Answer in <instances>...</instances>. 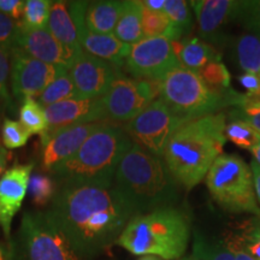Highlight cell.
<instances>
[{
    "instance_id": "6da1fadb",
    "label": "cell",
    "mask_w": 260,
    "mask_h": 260,
    "mask_svg": "<svg viewBox=\"0 0 260 260\" xmlns=\"http://www.w3.org/2000/svg\"><path fill=\"white\" fill-rule=\"evenodd\" d=\"M80 256L93 255L116 242L135 214L113 186H64L50 210Z\"/></svg>"
},
{
    "instance_id": "7a4b0ae2",
    "label": "cell",
    "mask_w": 260,
    "mask_h": 260,
    "mask_svg": "<svg viewBox=\"0 0 260 260\" xmlns=\"http://www.w3.org/2000/svg\"><path fill=\"white\" fill-rule=\"evenodd\" d=\"M225 124L226 112L220 111L184 123L172 134L162 159L180 186L189 190L205 180L223 154Z\"/></svg>"
},
{
    "instance_id": "3957f363",
    "label": "cell",
    "mask_w": 260,
    "mask_h": 260,
    "mask_svg": "<svg viewBox=\"0 0 260 260\" xmlns=\"http://www.w3.org/2000/svg\"><path fill=\"white\" fill-rule=\"evenodd\" d=\"M133 146L124 125L104 122L79 151L53 171L64 186H112L119 162Z\"/></svg>"
},
{
    "instance_id": "277c9868",
    "label": "cell",
    "mask_w": 260,
    "mask_h": 260,
    "mask_svg": "<svg viewBox=\"0 0 260 260\" xmlns=\"http://www.w3.org/2000/svg\"><path fill=\"white\" fill-rule=\"evenodd\" d=\"M113 182L135 213L164 209L177 197L178 183L164 159L135 144L122 158Z\"/></svg>"
},
{
    "instance_id": "5b68a950",
    "label": "cell",
    "mask_w": 260,
    "mask_h": 260,
    "mask_svg": "<svg viewBox=\"0 0 260 260\" xmlns=\"http://www.w3.org/2000/svg\"><path fill=\"white\" fill-rule=\"evenodd\" d=\"M189 237L190 225L186 214L164 207L133 217L116 243L135 255L177 260L186 252Z\"/></svg>"
},
{
    "instance_id": "8992f818",
    "label": "cell",
    "mask_w": 260,
    "mask_h": 260,
    "mask_svg": "<svg viewBox=\"0 0 260 260\" xmlns=\"http://www.w3.org/2000/svg\"><path fill=\"white\" fill-rule=\"evenodd\" d=\"M205 183L213 200L224 210L260 216L251 167L242 158L219 155L207 172Z\"/></svg>"
},
{
    "instance_id": "52a82bcc",
    "label": "cell",
    "mask_w": 260,
    "mask_h": 260,
    "mask_svg": "<svg viewBox=\"0 0 260 260\" xmlns=\"http://www.w3.org/2000/svg\"><path fill=\"white\" fill-rule=\"evenodd\" d=\"M159 99L187 121L213 115L229 106L226 96L213 92L199 74L182 65L174 68L161 80Z\"/></svg>"
},
{
    "instance_id": "ba28073f",
    "label": "cell",
    "mask_w": 260,
    "mask_h": 260,
    "mask_svg": "<svg viewBox=\"0 0 260 260\" xmlns=\"http://www.w3.org/2000/svg\"><path fill=\"white\" fill-rule=\"evenodd\" d=\"M24 260H79L80 255L48 212H25L19 228Z\"/></svg>"
},
{
    "instance_id": "9c48e42d",
    "label": "cell",
    "mask_w": 260,
    "mask_h": 260,
    "mask_svg": "<svg viewBox=\"0 0 260 260\" xmlns=\"http://www.w3.org/2000/svg\"><path fill=\"white\" fill-rule=\"evenodd\" d=\"M189 121L172 112L158 98L147 109L124 124V130L133 144L148 153L161 157L169 140L176 130Z\"/></svg>"
},
{
    "instance_id": "30bf717a",
    "label": "cell",
    "mask_w": 260,
    "mask_h": 260,
    "mask_svg": "<svg viewBox=\"0 0 260 260\" xmlns=\"http://www.w3.org/2000/svg\"><path fill=\"white\" fill-rule=\"evenodd\" d=\"M161 81L130 79L121 74L103 96L107 122L128 123L157 100Z\"/></svg>"
},
{
    "instance_id": "8fae6325",
    "label": "cell",
    "mask_w": 260,
    "mask_h": 260,
    "mask_svg": "<svg viewBox=\"0 0 260 260\" xmlns=\"http://www.w3.org/2000/svg\"><path fill=\"white\" fill-rule=\"evenodd\" d=\"M180 65L171 41L165 38H144L132 45L125 60L128 73L139 80L161 81Z\"/></svg>"
},
{
    "instance_id": "7c38bea8",
    "label": "cell",
    "mask_w": 260,
    "mask_h": 260,
    "mask_svg": "<svg viewBox=\"0 0 260 260\" xmlns=\"http://www.w3.org/2000/svg\"><path fill=\"white\" fill-rule=\"evenodd\" d=\"M11 53V88L14 95L22 102L40 95L52 81L68 70L35 59L19 48H12Z\"/></svg>"
},
{
    "instance_id": "4fadbf2b",
    "label": "cell",
    "mask_w": 260,
    "mask_h": 260,
    "mask_svg": "<svg viewBox=\"0 0 260 260\" xmlns=\"http://www.w3.org/2000/svg\"><path fill=\"white\" fill-rule=\"evenodd\" d=\"M87 5V2L69 3V11L76 25L81 48L84 53L105 60L121 70L125 65L132 46L119 41L113 34H96L88 30L84 23Z\"/></svg>"
},
{
    "instance_id": "5bb4252c",
    "label": "cell",
    "mask_w": 260,
    "mask_h": 260,
    "mask_svg": "<svg viewBox=\"0 0 260 260\" xmlns=\"http://www.w3.org/2000/svg\"><path fill=\"white\" fill-rule=\"evenodd\" d=\"M68 71L79 98L89 99L103 98L109 92L113 81L122 74L112 64L84 53L83 51Z\"/></svg>"
},
{
    "instance_id": "9a60e30c",
    "label": "cell",
    "mask_w": 260,
    "mask_h": 260,
    "mask_svg": "<svg viewBox=\"0 0 260 260\" xmlns=\"http://www.w3.org/2000/svg\"><path fill=\"white\" fill-rule=\"evenodd\" d=\"M44 109L47 117L48 129L41 136V140L68 126L107 122L103 98L89 99V98L77 96Z\"/></svg>"
},
{
    "instance_id": "2e32d148",
    "label": "cell",
    "mask_w": 260,
    "mask_h": 260,
    "mask_svg": "<svg viewBox=\"0 0 260 260\" xmlns=\"http://www.w3.org/2000/svg\"><path fill=\"white\" fill-rule=\"evenodd\" d=\"M16 48H19L35 59L69 70L82 51L65 46L46 29L24 30L21 28Z\"/></svg>"
},
{
    "instance_id": "e0dca14e",
    "label": "cell",
    "mask_w": 260,
    "mask_h": 260,
    "mask_svg": "<svg viewBox=\"0 0 260 260\" xmlns=\"http://www.w3.org/2000/svg\"><path fill=\"white\" fill-rule=\"evenodd\" d=\"M103 123L104 122H95L68 126L41 140L44 168L46 170L53 171L57 167L70 159L79 151L88 136L95 132Z\"/></svg>"
},
{
    "instance_id": "ac0fdd59",
    "label": "cell",
    "mask_w": 260,
    "mask_h": 260,
    "mask_svg": "<svg viewBox=\"0 0 260 260\" xmlns=\"http://www.w3.org/2000/svg\"><path fill=\"white\" fill-rule=\"evenodd\" d=\"M34 164L14 165L0 177V226L6 239H10L11 224L21 209Z\"/></svg>"
},
{
    "instance_id": "d6986e66",
    "label": "cell",
    "mask_w": 260,
    "mask_h": 260,
    "mask_svg": "<svg viewBox=\"0 0 260 260\" xmlns=\"http://www.w3.org/2000/svg\"><path fill=\"white\" fill-rule=\"evenodd\" d=\"M188 4L197 17L200 37L205 40H219L223 27L236 21V0H193Z\"/></svg>"
},
{
    "instance_id": "ffe728a7",
    "label": "cell",
    "mask_w": 260,
    "mask_h": 260,
    "mask_svg": "<svg viewBox=\"0 0 260 260\" xmlns=\"http://www.w3.org/2000/svg\"><path fill=\"white\" fill-rule=\"evenodd\" d=\"M171 46L182 67L195 73L211 61L220 60L218 52L199 38L189 39L184 42L171 41Z\"/></svg>"
},
{
    "instance_id": "44dd1931",
    "label": "cell",
    "mask_w": 260,
    "mask_h": 260,
    "mask_svg": "<svg viewBox=\"0 0 260 260\" xmlns=\"http://www.w3.org/2000/svg\"><path fill=\"white\" fill-rule=\"evenodd\" d=\"M122 8L123 2L115 0L88 3L84 14L87 29L96 34H113Z\"/></svg>"
},
{
    "instance_id": "7402d4cb",
    "label": "cell",
    "mask_w": 260,
    "mask_h": 260,
    "mask_svg": "<svg viewBox=\"0 0 260 260\" xmlns=\"http://www.w3.org/2000/svg\"><path fill=\"white\" fill-rule=\"evenodd\" d=\"M47 30L65 46L75 51H82L79 44L76 25L69 11V3H52Z\"/></svg>"
},
{
    "instance_id": "603a6c76",
    "label": "cell",
    "mask_w": 260,
    "mask_h": 260,
    "mask_svg": "<svg viewBox=\"0 0 260 260\" xmlns=\"http://www.w3.org/2000/svg\"><path fill=\"white\" fill-rule=\"evenodd\" d=\"M113 35L119 41L132 46L144 39L142 34V3L128 0L123 2V8L117 21Z\"/></svg>"
},
{
    "instance_id": "cb8c5ba5",
    "label": "cell",
    "mask_w": 260,
    "mask_h": 260,
    "mask_svg": "<svg viewBox=\"0 0 260 260\" xmlns=\"http://www.w3.org/2000/svg\"><path fill=\"white\" fill-rule=\"evenodd\" d=\"M236 63L245 74H260V35L245 34L234 44Z\"/></svg>"
},
{
    "instance_id": "d4e9b609",
    "label": "cell",
    "mask_w": 260,
    "mask_h": 260,
    "mask_svg": "<svg viewBox=\"0 0 260 260\" xmlns=\"http://www.w3.org/2000/svg\"><path fill=\"white\" fill-rule=\"evenodd\" d=\"M142 34L144 38H165L178 41L182 32L177 30L164 12L152 11L142 5Z\"/></svg>"
},
{
    "instance_id": "484cf974",
    "label": "cell",
    "mask_w": 260,
    "mask_h": 260,
    "mask_svg": "<svg viewBox=\"0 0 260 260\" xmlns=\"http://www.w3.org/2000/svg\"><path fill=\"white\" fill-rule=\"evenodd\" d=\"M77 96L79 95H77L76 88H75L69 71L65 70L57 79L52 81L44 92L38 96V102L40 103L42 107H47Z\"/></svg>"
},
{
    "instance_id": "4316f807",
    "label": "cell",
    "mask_w": 260,
    "mask_h": 260,
    "mask_svg": "<svg viewBox=\"0 0 260 260\" xmlns=\"http://www.w3.org/2000/svg\"><path fill=\"white\" fill-rule=\"evenodd\" d=\"M229 106H232L230 118H237L248 123L260 134V100L247 96L246 94H239L235 90L229 99Z\"/></svg>"
},
{
    "instance_id": "83f0119b",
    "label": "cell",
    "mask_w": 260,
    "mask_h": 260,
    "mask_svg": "<svg viewBox=\"0 0 260 260\" xmlns=\"http://www.w3.org/2000/svg\"><path fill=\"white\" fill-rule=\"evenodd\" d=\"M19 123L30 135L42 136L48 129L45 109L34 98H27L19 109Z\"/></svg>"
},
{
    "instance_id": "f1b7e54d",
    "label": "cell",
    "mask_w": 260,
    "mask_h": 260,
    "mask_svg": "<svg viewBox=\"0 0 260 260\" xmlns=\"http://www.w3.org/2000/svg\"><path fill=\"white\" fill-rule=\"evenodd\" d=\"M199 76L207 86L210 87L213 92L220 94V95L226 96L229 100V95L232 93L230 88V82H232V77H230L229 70L220 60L211 61L206 64L204 68L198 71Z\"/></svg>"
},
{
    "instance_id": "f546056e",
    "label": "cell",
    "mask_w": 260,
    "mask_h": 260,
    "mask_svg": "<svg viewBox=\"0 0 260 260\" xmlns=\"http://www.w3.org/2000/svg\"><path fill=\"white\" fill-rule=\"evenodd\" d=\"M52 2L50 0H27L19 25L24 30L46 29L50 19Z\"/></svg>"
},
{
    "instance_id": "4dcf8cb0",
    "label": "cell",
    "mask_w": 260,
    "mask_h": 260,
    "mask_svg": "<svg viewBox=\"0 0 260 260\" xmlns=\"http://www.w3.org/2000/svg\"><path fill=\"white\" fill-rule=\"evenodd\" d=\"M224 135H225V139L232 141L233 144L248 151H251L260 142L259 133L248 123L237 118H230V121L226 122Z\"/></svg>"
},
{
    "instance_id": "1f68e13d",
    "label": "cell",
    "mask_w": 260,
    "mask_h": 260,
    "mask_svg": "<svg viewBox=\"0 0 260 260\" xmlns=\"http://www.w3.org/2000/svg\"><path fill=\"white\" fill-rule=\"evenodd\" d=\"M29 198L37 206H46L57 197V184L46 175H31L28 184Z\"/></svg>"
},
{
    "instance_id": "d6a6232c",
    "label": "cell",
    "mask_w": 260,
    "mask_h": 260,
    "mask_svg": "<svg viewBox=\"0 0 260 260\" xmlns=\"http://www.w3.org/2000/svg\"><path fill=\"white\" fill-rule=\"evenodd\" d=\"M162 12L168 16L174 27L182 32V35L189 31L193 27L190 6L184 0H165Z\"/></svg>"
},
{
    "instance_id": "836d02e7",
    "label": "cell",
    "mask_w": 260,
    "mask_h": 260,
    "mask_svg": "<svg viewBox=\"0 0 260 260\" xmlns=\"http://www.w3.org/2000/svg\"><path fill=\"white\" fill-rule=\"evenodd\" d=\"M236 21L247 30L260 35V0L239 2Z\"/></svg>"
},
{
    "instance_id": "e575fe53",
    "label": "cell",
    "mask_w": 260,
    "mask_h": 260,
    "mask_svg": "<svg viewBox=\"0 0 260 260\" xmlns=\"http://www.w3.org/2000/svg\"><path fill=\"white\" fill-rule=\"evenodd\" d=\"M30 136L31 135L19 122L10 118H5L4 122H3L2 139L3 144L8 149L23 147Z\"/></svg>"
},
{
    "instance_id": "d590c367",
    "label": "cell",
    "mask_w": 260,
    "mask_h": 260,
    "mask_svg": "<svg viewBox=\"0 0 260 260\" xmlns=\"http://www.w3.org/2000/svg\"><path fill=\"white\" fill-rule=\"evenodd\" d=\"M21 25L15 19L0 12V48L12 51L17 42Z\"/></svg>"
},
{
    "instance_id": "8d00e7d4",
    "label": "cell",
    "mask_w": 260,
    "mask_h": 260,
    "mask_svg": "<svg viewBox=\"0 0 260 260\" xmlns=\"http://www.w3.org/2000/svg\"><path fill=\"white\" fill-rule=\"evenodd\" d=\"M195 243L199 246V248L203 252V254L206 260H235L234 254L228 248L224 241H219L216 243H206L203 239L199 236H197L195 239Z\"/></svg>"
},
{
    "instance_id": "74e56055",
    "label": "cell",
    "mask_w": 260,
    "mask_h": 260,
    "mask_svg": "<svg viewBox=\"0 0 260 260\" xmlns=\"http://www.w3.org/2000/svg\"><path fill=\"white\" fill-rule=\"evenodd\" d=\"M11 51L0 48V98L6 103H10V95L8 92V79L10 73L9 58Z\"/></svg>"
},
{
    "instance_id": "f35d334b",
    "label": "cell",
    "mask_w": 260,
    "mask_h": 260,
    "mask_svg": "<svg viewBox=\"0 0 260 260\" xmlns=\"http://www.w3.org/2000/svg\"><path fill=\"white\" fill-rule=\"evenodd\" d=\"M228 248L232 251L235 260H256L254 256L249 254L247 251L245 242H243L242 236L240 235H230L226 240H224Z\"/></svg>"
},
{
    "instance_id": "ab89813d",
    "label": "cell",
    "mask_w": 260,
    "mask_h": 260,
    "mask_svg": "<svg viewBox=\"0 0 260 260\" xmlns=\"http://www.w3.org/2000/svg\"><path fill=\"white\" fill-rule=\"evenodd\" d=\"M239 81L247 90V96L260 100V74H242Z\"/></svg>"
},
{
    "instance_id": "60d3db41",
    "label": "cell",
    "mask_w": 260,
    "mask_h": 260,
    "mask_svg": "<svg viewBox=\"0 0 260 260\" xmlns=\"http://www.w3.org/2000/svg\"><path fill=\"white\" fill-rule=\"evenodd\" d=\"M24 9V2L22 0H0V12L15 19L16 22L22 19Z\"/></svg>"
},
{
    "instance_id": "b9f144b4",
    "label": "cell",
    "mask_w": 260,
    "mask_h": 260,
    "mask_svg": "<svg viewBox=\"0 0 260 260\" xmlns=\"http://www.w3.org/2000/svg\"><path fill=\"white\" fill-rule=\"evenodd\" d=\"M243 242L249 254L260 260V228H254L249 230L246 235L242 236Z\"/></svg>"
},
{
    "instance_id": "7bdbcfd3",
    "label": "cell",
    "mask_w": 260,
    "mask_h": 260,
    "mask_svg": "<svg viewBox=\"0 0 260 260\" xmlns=\"http://www.w3.org/2000/svg\"><path fill=\"white\" fill-rule=\"evenodd\" d=\"M251 170L253 174V182H254V190H255V197L258 203L260 204V165L253 160L251 162Z\"/></svg>"
},
{
    "instance_id": "ee69618b",
    "label": "cell",
    "mask_w": 260,
    "mask_h": 260,
    "mask_svg": "<svg viewBox=\"0 0 260 260\" xmlns=\"http://www.w3.org/2000/svg\"><path fill=\"white\" fill-rule=\"evenodd\" d=\"M142 5L148 10H152V11H160L162 12L165 5V0H145V2H141Z\"/></svg>"
},
{
    "instance_id": "f6af8a7d",
    "label": "cell",
    "mask_w": 260,
    "mask_h": 260,
    "mask_svg": "<svg viewBox=\"0 0 260 260\" xmlns=\"http://www.w3.org/2000/svg\"><path fill=\"white\" fill-rule=\"evenodd\" d=\"M181 260H206V259H205V256L203 254V252H201V249L199 248V246H198L197 243H194L193 253H191L189 256H186V258Z\"/></svg>"
},
{
    "instance_id": "bcb514c9",
    "label": "cell",
    "mask_w": 260,
    "mask_h": 260,
    "mask_svg": "<svg viewBox=\"0 0 260 260\" xmlns=\"http://www.w3.org/2000/svg\"><path fill=\"white\" fill-rule=\"evenodd\" d=\"M6 160H8V152L0 146V177L6 168Z\"/></svg>"
},
{
    "instance_id": "7dc6e473",
    "label": "cell",
    "mask_w": 260,
    "mask_h": 260,
    "mask_svg": "<svg viewBox=\"0 0 260 260\" xmlns=\"http://www.w3.org/2000/svg\"><path fill=\"white\" fill-rule=\"evenodd\" d=\"M253 157H254V161L256 162V164L260 165V142L259 144H256L254 147H253L251 149Z\"/></svg>"
},
{
    "instance_id": "c3c4849f",
    "label": "cell",
    "mask_w": 260,
    "mask_h": 260,
    "mask_svg": "<svg viewBox=\"0 0 260 260\" xmlns=\"http://www.w3.org/2000/svg\"><path fill=\"white\" fill-rule=\"evenodd\" d=\"M139 260H161V259L158 258V256H153V255H145V256H142V258H140Z\"/></svg>"
},
{
    "instance_id": "681fc988",
    "label": "cell",
    "mask_w": 260,
    "mask_h": 260,
    "mask_svg": "<svg viewBox=\"0 0 260 260\" xmlns=\"http://www.w3.org/2000/svg\"><path fill=\"white\" fill-rule=\"evenodd\" d=\"M0 260H4V259H3V254H2V251H0Z\"/></svg>"
}]
</instances>
